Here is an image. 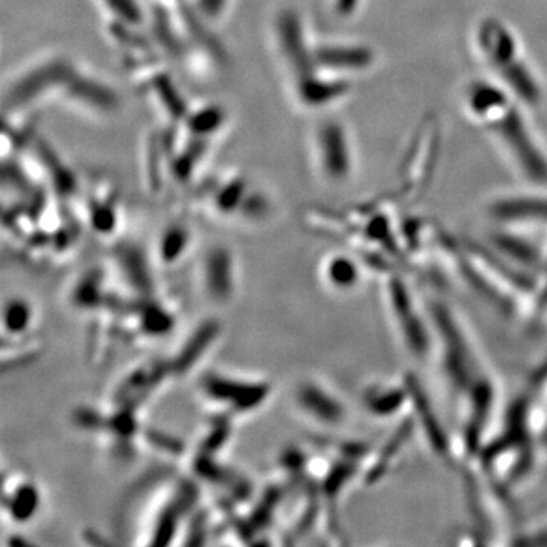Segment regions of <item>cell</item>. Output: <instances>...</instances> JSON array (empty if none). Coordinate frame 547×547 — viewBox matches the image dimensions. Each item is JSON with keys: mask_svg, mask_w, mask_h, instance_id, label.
Returning <instances> with one entry per match:
<instances>
[{"mask_svg": "<svg viewBox=\"0 0 547 547\" xmlns=\"http://www.w3.org/2000/svg\"><path fill=\"white\" fill-rule=\"evenodd\" d=\"M526 105L493 80H476L465 92L473 124L490 136L529 183H547V151L525 113Z\"/></svg>", "mask_w": 547, "mask_h": 547, "instance_id": "1", "label": "cell"}, {"mask_svg": "<svg viewBox=\"0 0 547 547\" xmlns=\"http://www.w3.org/2000/svg\"><path fill=\"white\" fill-rule=\"evenodd\" d=\"M49 98L96 114H110L119 107V95L110 84L66 57L43 58L23 69L11 81L5 101L11 111H19Z\"/></svg>", "mask_w": 547, "mask_h": 547, "instance_id": "2", "label": "cell"}, {"mask_svg": "<svg viewBox=\"0 0 547 547\" xmlns=\"http://www.w3.org/2000/svg\"><path fill=\"white\" fill-rule=\"evenodd\" d=\"M277 51L292 78L295 98L309 110L330 107L350 93L351 81L336 80L318 69L314 42L307 34L300 14L283 10L274 22Z\"/></svg>", "mask_w": 547, "mask_h": 547, "instance_id": "3", "label": "cell"}, {"mask_svg": "<svg viewBox=\"0 0 547 547\" xmlns=\"http://www.w3.org/2000/svg\"><path fill=\"white\" fill-rule=\"evenodd\" d=\"M473 43L490 72V80L513 93L526 107L543 101L540 75L510 25L496 17H485L476 25Z\"/></svg>", "mask_w": 547, "mask_h": 547, "instance_id": "4", "label": "cell"}, {"mask_svg": "<svg viewBox=\"0 0 547 547\" xmlns=\"http://www.w3.org/2000/svg\"><path fill=\"white\" fill-rule=\"evenodd\" d=\"M201 393L222 414H247L265 403L271 394V386L257 380L210 373L201 380Z\"/></svg>", "mask_w": 547, "mask_h": 547, "instance_id": "5", "label": "cell"}, {"mask_svg": "<svg viewBox=\"0 0 547 547\" xmlns=\"http://www.w3.org/2000/svg\"><path fill=\"white\" fill-rule=\"evenodd\" d=\"M315 160L321 174L342 183L355 171V149L347 128L338 121L321 124L314 136Z\"/></svg>", "mask_w": 547, "mask_h": 547, "instance_id": "6", "label": "cell"}, {"mask_svg": "<svg viewBox=\"0 0 547 547\" xmlns=\"http://www.w3.org/2000/svg\"><path fill=\"white\" fill-rule=\"evenodd\" d=\"M314 57L321 73L345 81L376 63V52L361 43L314 42Z\"/></svg>", "mask_w": 547, "mask_h": 547, "instance_id": "7", "label": "cell"}, {"mask_svg": "<svg viewBox=\"0 0 547 547\" xmlns=\"http://www.w3.org/2000/svg\"><path fill=\"white\" fill-rule=\"evenodd\" d=\"M491 213L505 224H547V195L543 193H514L497 198Z\"/></svg>", "mask_w": 547, "mask_h": 547, "instance_id": "8", "label": "cell"}, {"mask_svg": "<svg viewBox=\"0 0 547 547\" xmlns=\"http://www.w3.org/2000/svg\"><path fill=\"white\" fill-rule=\"evenodd\" d=\"M203 283L206 294L215 301H228L234 292V263L230 251L218 247L204 257Z\"/></svg>", "mask_w": 547, "mask_h": 547, "instance_id": "9", "label": "cell"}, {"mask_svg": "<svg viewBox=\"0 0 547 547\" xmlns=\"http://www.w3.org/2000/svg\"><path fill=\"white\" fill-rule=\"evenodd\" d=\"M297 403L304 414L320 423L338 424L345 417L344 405L317 382L301 383Z\"/></svg>", "mask_w": 547, "mask_h": 547, "instance_id": "10", "label": "cell"}, {"mask_svg": "<svg viewBox=\"0 0 547 547\" xmlns=\"http://www.w3.org/2000/svg\"><path fill=\"white\" fill-rule=\"evenodd\" d=\"M42 505V494L38 485L28 479H14L13 484L5 482L4 510L14 523H26L37 516Z\"/></svg>", "mask_w": 547, "mask_h": 547, "instance_id": "11", "label": "cell"}, {"mask_svg": "<svg viewBox=\"0 0 547 547\" xmlns=\"http://www.w3.org/2000/svg\"><path fill=\"white\" fill-rule=\"evenodd\" d=\"M219 332H221V324L218 321L210 320L201 324L197 332H193L187 339L186 344L181 348L180 355L171 362L172 373H187L190 368L195 367V364L206 355V351L212 347Z\"/></svg>", "mask_w": 547, "mask_h": 547, "instance_id": "12", "label": "cell"}, {"mask_svg": "<svg viewBox=\"0 0 547 547\" xmlns=\"http://www.w3.org/2000/svg\"><path fill=\"white\" fill-rule=\"evenodd\" d=\"M192 233L184 222H172L160 234L157 241V256L165 266H174L189 251Z\"/></svg>", "mask_w": 547, "mask_h": 547, "instance_id": "13", "label": "cell"}, {"mask_svg": "<svg viewBox=\"0 0 547 547\" xmlns=\"http://www.w3.org/2000/svg\"><path fill=\"white\" fill-rule=\"evenodd\" d=\"M133 326L137 335L143 338H157L171 332L174 327V314L162 304L152 303L137 312Z\"/></svg>", "mask_w": 547, "mask_h": 547, "instance_id": "14", "label": "cell"}, {"mask_svg": "<svg viewBox=\"0 0 547 547\" xmlns=\"http://www.w3.org/2000/svg\"><path fill=\"white\" fill-rule=\"evenodd\" d=\"M34 323V309L25 298L14 297L5 303L2 310V327L4 338H19L26 335Z\"/></svg>", "mask_w": 547, "mask_h": 547, "instance_id": "15", "label": "cell"}, {"mask_svg": "<svg viewBox=\"0 0 547 547\" xmlns=\"http://www.w3.org/2000/svg\"><path fill=\"white\" fill-rule=\"evenodd\" d=\"M102 8L111 16V25L137 29L146 22L145 10L140 0H99Z\"/></svg>", "mask_w": 547, "mask_h": 547, "instance_id": "16", "label": "cell"}, {"mask_svg": "<svg viewBox=\"0 0 547 547\" xmlns=\"http://www.w3.org/2000/svg\"><path fill=\"white\" fill-rule=\"evenodd\" d=\"M104 277L101 272H87L72 291V303L81 309H101L105 306Z\"/></svg>", "mask_w": 547, "mask_h": 547, "instance_id": "17", "label": "cell"}, {"mask_svg": "<svg viewBox=\"0 0 547 547\" xmlns=\"http://www.w3.org/2000/svg\"><path fill=\"white\" fill-rule=\"evenodd\" d=\"M324 277L333 288L347 289L358 282V269L348 257H332L327 260Z\"/></svg>", "mask_w": 547, "mask_h": 547, "instance_id": "18", "label": "cell"}, {"mask_svg": "<svg viewBox=\"0 0 547 547\" xmlns=\"http://www.w3.org/2000/svg\"><path fill=\"white\" fill-rule=\"evenodd\" d=\"M231 0H193V10L200 19L215 22L221 19Z\"/></svg>", "mask_w": 547, "mask_h": 547, "instance_id": "19", "label": "cell"}]
</instances>
